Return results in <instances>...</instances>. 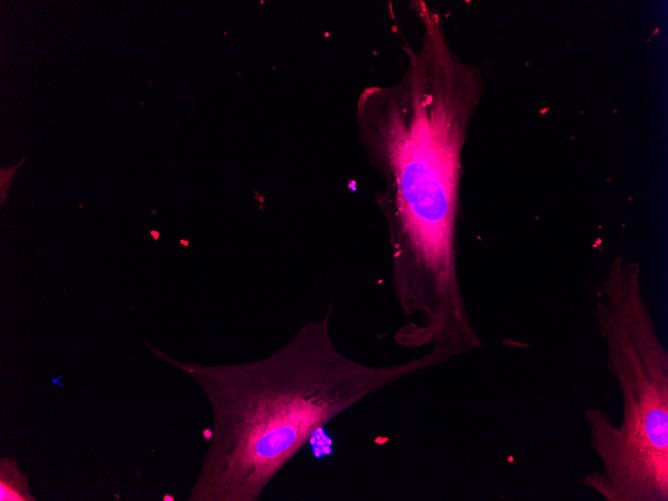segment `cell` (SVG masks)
<instances>
[{"label": "cell", "mask_w": 668, "mask_h": 501, "mask_svg": "<svg viewBox=\"0 0 668 501\" xmlns=\"http://www.w3.org/2000/svg\"><path fill=\"white\" fill-rule=\"evenodd\" d=\"M408 53L399 82L367 90L372 110L363 138L385 180L378 204L391 286L409 319L400 331L415 346L455 351L478 339L457 260L462 151L482 77L443 37H423Z\"/></svg>", "instance_id": "cell-1"}, {"label": "cell", "mask_w": 668, "mask_h": 501, "mask_svg": "<svg viewBox=\"0 0 668 501\" xmlns=\"http://www.w3.org/2000/svg\"><path fill=\"white\" fill-rule=\"evenodd\" d=\"M329 314L305 324L270 357L213 371L219 404L221 498L256 501L319 428L375 392L439 366L430 352L407 362L352 361L331 341Z\"/></svg>", "instance_id": "cell-2"}, {"label": "cell", "mask_w": 668, "mask_h": 501, "mask_svg": "<svg viewBox=\"0 0 668 501\" xmlns=\"http://www.w3.org/2000/svg\"><path fill=\"white\" fill-rule=\"evenodd\" d=\"M593 316L623 409L620 425L604 409L585 411L601 468L582 485L605 501H668V351L642 292L639 261L614 259Z\"/></svg>", "instance_id": "cell-3"}, {"label": "cell", "mask_w": 668, "mask_h": 501, "mask_svg": "<svg viewBox=\"0 0 668 501\" xmlns=\"http://www.w3.org/2000/svg\"><path fill=\"white\" fill-rule=\"evenodd\" d=\"M24 160L25 158H22L15 166L0 169V205L7 199V191L12 185V179L16 174L17 168L23 164Z\"/></svg>", "instance_id": "cell-4"}, {"label": "cell", "mask_w": 668, "mask_h": 501, "mask_svg": "<svg viewBox=\"0 0 668 501\" xmlns=\"http://www.w3.org/2000/svg\"><path fill=\"white\" fill-rule=\"evenodd\" d=\"M0 498L1 500H24L23 497L12 487L1 482L0 485Z\"/></svg>", "instance_id": "cell-5"}]
</instances>
